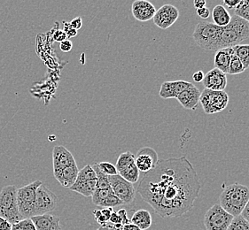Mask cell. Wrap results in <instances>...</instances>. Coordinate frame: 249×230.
I'll return each instance as SVG.
<instances>
[{
	"label": "cell",
	"mask_w": 249,
	"mask_h": 230,
	"mask_svg": "<svg viewBox=\"0 0 249 230\" xmlns=\"http://www.w3.org/2000/svg\"><path fill=\"white\" fill-rule=\"evenodd\" d=\"M12 230H20V227L18 226V224H14Z\"/></svg>",
	"instance_id": "48"
},
{
	"label": "cell",
	"mask_w": 249,
	"mask_h": 230,
	"mask_svg": "<svg viewBox=\"0 0 249 230\" xmlns=\"http://www.w3.org/2000/svg\"><path fill=\"white\" fill-rule=\"evenodd\" d=\"M201 91L194 84L190 86L180 94L177 99L181 105L188 110H195L199 105Z\"/></svg>",
	"instance_id": "17"
},
{
	"label": "cell",
	"mask_w": 249,
	"mask_h": 230,
	"mask_svg": "<svg viewBox=\"0 0 249 230\" xmlns=\"http://www.w3.org/2000/svg\"><path fill=\"white\" fill-rule=\"evenodd\" d=\"M97 180V175L92 165H86L83 169L78 172V175L75 181H85Z\"/></svg>",
	"instance_id": "28"
},
{
	"label": "cell",
	"mask_w": 249,
	"mask_h": 230,
	"mask_svg": "<svg viewBox=\"0 0 249 230\" xmlns=\"http://www.w3.org/2000/svg\"><path fill=\"white\" fill-rule=\"evenodd\" d=\"M117 213L119 214V215L121 216V218H122V220H123V224H124V226L128 224V223H130L129 219H128V216H127V212H126L125 209H121V210L118 211Z\"/></svg>",
	"instance_id": "44"
},
{
	"label": "cell",
	"mask_w": 249,
	"mask_h": 230,
	"mask_svg": "<svg viewBox=\"0 0 249 230\" xmlns=\"http://www.w3.org/2000/svg\"><path fill=\"white\" fill-rule=\"evenodd\" d=\"M158 154L156 150L150 147L141 148L135 156V164L140 172L148 173L153 170L158 163Z\"/></svg>",
	"instance_id": "12"
},
{
	"label": "cell",
	"mask_w": 249,
	"mask_h": 230,
	"mask_svg": "<svg viewBox=\"0 0 249 230\" xmlns=\"http://www.w3.org/2000/svg\"><path fill=\"white\" fill-rule=\"evenodd\" d=\"M200 188L194 165L182 156L159 160L153 170L144 174L138 191L158 215L174 218L193 209Z\"/></svg>",
	"instance_id": "1"
},
{
	"label": "cell",
	"mask_w": 249,
	"mask_h": 230,
	"mask_svg": "<svg viewBox=\"0 0 249 230\" xmlns=\"http://www.w3.org/2000/svg\"><path fill=\"white\" fill-rule=\"evenodd\" d=\"M17 190L16 186L6 185L0 191V216L13 225L24 220L18 207Z\"/></svg>",
	"instance_id": "5"
},
{
	"label": "cell",
	"mask_w": 249,
	"mask_h": 230,
	"mask_svg": "<svg viewBox=\"0 0 249 230\" xmlns=\"http://www.w3.org/2000/svg\"><path fill=\"white\" fill-rule=\"evenodd\" d=\"M221 30L222 27H218L213 22L201 21L195 27L193 38L203 50H218Z\"/></svg>",
	"instance_id": "4"
},
{
	"label": "cell",
	"mask_w": 249,
	"mask_h": 230,
	"mask_svg": "<svg viewBox=\"0 0 249 230\" xmlns=\"http://www.w3.org/2000/svg\"><path fill=\"white\" fill-rule=\"evenodd\" d=\"M205 89L221 91L225 90L227 86V76L217 68H213L209 71L202 81Z\"/></svg>",
	"instance_id": "14"
},
{
	"label": "cell",
	"mask_w": 249,
	"mask_h": 230,
	"mask_svg": "<svg viewBox=\"0 0 249 230\" xmlns=\"http://www.w3.org/2000/svg\"><path fill=\"white\" fill-rule=\"evenodd\" d=\"M76 164L74 156L70 150L62 145L55 146L53 150V170L62 169L69 165Z\"/></svg>",
	"instance_id": "16"
},
{
	"label": "cell",
	"mask_w": 249,
	"mask_h": 230,
	"mask_svg": "<svg viewBox=\"0 0 249 230\" xmlns=\"http://www.w3.org/2000/svg\"><path fill=\"white\" fill-rule=\"evenodd\" d=\"M113 190L112 189H107V190H98L96 189L93 195L91 197L92 199V203L96 205H99L102 204V202L105 200L107 197H109L111 194H113Z\"/></svg>",
	"instance_id": "31"
},
{
	"label": "cell",
	"mask_w": 249,
	"mask_h": 230,
	"mask_svg": "<svg viewBox=\"0 0 249 230\" xmlns=\"http://www.w3.org/2000/svg\"><path fill=\"white\" fill-rule=\"evenodd\" d=\"M121 205H124L123 202L120 200L119 198L113 193V194H111L109 197H107L105 200L102 202V204L100 205V206L104 207V208H113V207Z\"/></svg>",
	"instance_id": "34"
},
{
	"label": "cell",
	"mask_w": 249,
	"mask_h": 230,
	"mask_svg": "<svg viewBox=\"0 0 249 230\" xmlns=\"http://www.w3.org/2000/svg\"><path fill=\"white\" fill-rule=\"evenodd\" d=\"M92 168L94 169L95 173H96V175H97V189H98V190H107V189H111L109 180H108V176L104 175V174L99 169L98 165H97L96 163L92 165Z\"/></svg>",
	"instance_id": "27"
},
{
	"label": "cell",
	"mask_w": 249,
	"mask_h": 230,
	"mask_svg": "<svg viewBox=\"0 0 249 230\" xmlns=\"http://www.w3.org/2000/svg\"><path fill=\"white\" fill-rule=\"evenodd\" d=\"M118 175L122 176L124 180L134 184L136 182H138V181L140 179V172L138 169L136 164L133 163V164H130V165L126 166L123 170L118 172Z\"/></svg>",
	"instance_id": "24"
},
{
	"label": "cell",
	"mask_w": 249,
	"mask_h": 230,
	"mask_svg": "<svg viewBox=\"0 0 249 230\" xmlns=\"http://www.w3.org/2000/svg\"><path fill=\"white\" fill-rule=\"evenodd\" d=\"M153 218L148 211L140 209L135 212L132 218L130 219V223L139 227L141 230H146L152 226Z\"/></svg>",
	"instance_id": "21"
},
{
	"label": "cell",
	"mask_w": 249,
	"mask_h": 230,
	"mask_svg": "<svg viewBox=\"0 0 249 230\" xmlns=\"http://www.w3.org/2000/svg\"><path fill=\"white\" fill-rule=\"evenodd\" d=\"M109 230V229H107V228H105V227H100L99 229H97V230Z\"/></svg>",
	"instance_id": "49"
},
{
	"label": "cell",
	"mask_w": 249,
	"mask_h": 230,
	"mask_svg": "<svg viewBox=\"0 0 249 230\" xmlns=\"http://www.w3.org/2000/svg\"><path fill=\"white\" fill-rule=\"evenodd\" d=\"M109 230H114V229H109Z\"/></svg>",
	"instance_id": "50"
},
{
	"label": "cell",
	"mask_w": 249,
	"mask_h": 230,
	"mask_svg": "<svg viewBox=\"0 0 249 230\" xmlns=\"http://www.w3.org/2000/svg\"><path fill=\"white\" fill-rule=\"evenodd\" d=\"M58 202V197L53 191L45 186L38 187L36 194L34 216L43 215L54 210Z\"/></svg>",
	"instance_id": "9"
},
{
	"label": "cell",
	"mask_w": 249,
	"mask_h": 230,
	"mask_svg": "<svg viewBox=\"0 0 249 230\" xmlns=\"http://www.w3.org/2000/svg\"><path fill=\"white\" fill-rule=\"evenodd\" d=\"M34 222L36 230H62L59 217L46 214L30 218Z\"/></svg>",
	"instance_id": "19"
},
{
	"label": "cell",
	"mask_w": 249,
	"mask_h": 230,
	"mask_svg": "<svg viewBox=\"0 0 249 230\" xmlns=\"http://www.w3.org/2000/svg\"><path fill=\"white\" fill-rule=\"evenodd\" d=\"M227 230H249V222L241 215L234 217Z\"/></svg>",
	"instance_id": "32"
},
{
	"label": "cell",
	"mask_w": 249,
	"mask_h": 230,
	"mask_svg": "<svg viewBox=\"0 0 249 230\" xmlns=\"http://www.w3.org/2000/svg\"><path fill=\"white\" fill-rule=\"evenodd\" d=\"M249 38V23L236 15L231 17V22L222 27L218 48H232Z\"/></svg>",
	"instance_id": "3"
},
{
	"label": "cell",
	"mask_w": 249,
	"mask_h": 230,
	"mask_svg": "<svg viewBox=\"0 0 249 230\" xmlns=\"http://www.w3.org/2000/svg\"><path fill=\"white\" fill-rule=\"evenodd\" d=\"M63 31L65 32L68 38L75 37V35H77V31L74 30V29H72L70 23H68V22H64V30H63Z\"/></svg>",
	"instance_id": "36"
},
{
	"label": "cell",
	"mask_w": 249,
	"mask_h": 230,
	"mask_svg": "<svg viewBox=\"0 0 249 230\" xmlns=\"http://www.w3.org/2000/svg\"><path fill=\"white\" fill-rule=\"evenodd\" d=\"M197 15L201 19H208L211 14H210V9L208 7H202V8L197 9Z\"/></svg>",
	"instance_id": "40"
},
{
	"label": "cell",
	"mask_w": 249,
	"mask_h": 230,
	"mask_svg": "<svg viewBox=\"0 0 249 230\" xmlns=\"http://www.w3.org/2000/svg\"><path fill=\"white\" fill-rule=\"evenodd\" d=\"M245 71L244 66L240 61L239 58L235 55L234 52L231 56V62H230L229 75H239Z\"/></svg>",
	"instance_id": "30"
},
{
	"label": "cell",
	"mask_w": 249,
	"mask_h": 230,
	"mask_svg": "<svg viewBox=\"0 0 249 230\" xmlns=\"http://www.w3.org/2000/svg\"><path fill=\"white\" fill-rule=\"evenodd\" d=\"M97 189V180L85 181H75V184L70 188V190L75 191L81 195L90 197H92L95 190Z\"/></svg>",
	"instance_id": "23"
},
{
	"label": "cell",
	"mask_w": 249,
	"mask_h": 230,
	"mask_svg": "<svg viewBox=\"0 0 249 230\" xmlns=\"http://www.w3.org/2000/svg\"><path fill=\"white\" fill-rule=\"evenodd\" d=\"M232 48H224L216 50L214 58V68H217L224 74L229 73L230 62L233 54Z\"/></svg>",
	"instance_id": "20"
},
{
	"label": "cell",
	"mask_w": 249,
	"mask_h": 230,
	"mask_svg": "<svg viewBox=\"0 0 249 230\" xmlns=\"http://www.w3.org/2000/svg\"><path fill=\"white\" fill-rule=\"evenodd\" d=\"M240 215L242 216L248 222H249V200L247 203V205L245 206L244 210L242 211Z\"/></svg>",
	"instance_id": "45"
},
{
	"label": "cell",
	"mask_w": 249,
	"mask_h": 230,
	"mask_svg": "<svg viewBox=\"0 0 249 230\" xmlns=\"http://www.w3.org/2000/svg\"><path fill=\"white\" fill-rule=\"evenodd\" d=\"M206 1L205 0H195L194 1V5H195L196 9H199V8H202V7H206Z\"/></svg>",
	"instance_id": "46"
},
{
	"label": "cell",
	"mask_w": 249,
	"mask_h": 230,
	"mask_svg": "<svg viewBox=\"0 0 249 230\" xmlns=\"http://www.w3.org/2000/svg\"><path fill=\"white\" fill-rule=\"evenodd\" d=\"M17 224L20 227V230H36L34 222L30 218L24 219Z\"/></svg>",
	"instance_id": "35"
},
{
	"label": "cell",
	"mask_w": 249,
	"mask_h": 230,
	"mask_svg": "<svg viewBox=\"0 0 249 230\" xmlns=\"http://www.w3.org/2000/svg\"><path fill=\"white\" fill-rule=\"evenodd\" d=\"M229 95L224 91L204 89L201 92L199 103L202 105L205 114L214 115L224 110L229 104Z\"/></svg>",
	"instance_id": "7"
},
{
	"label": "cell",
	"mask_w": 249,
	"mask_h": 230,
	"mask_svg": "<svg viewBox=\"0 0 249 230\" xmlns=\"http://www.w3.org/2000/svg\"><path fill=\"white\" fill-rule=\"evenodd\" d=\"M72 48H73V44L70 39L63 41L60 44V49L64 52H69V51L72 50Z\"/></svg>",
	"instance_id": "38"
},
{
	"label": "cell",
	"mask_w": 249,
	"mask_h": 230,
	"mask_svg": "<svg viewBox=\"0 0 249 230\" xmlns=\"http://www.w3.org/2000/svg\"><path fill=\"white\" fill-rule=\"evenodd\" d=\"M140 230L139 227H137V226L134 225V224H132V223H128V224H126V225L124 226L123 227V230Z\"/></svg>",
	"instance_id": "47"
},
{
	"label": "cell",
	"mask_w": 249,
	"mask_h": 230,
	"mask_svg": "<svg viewBox=\"0 0 249 230\" xmlns=\"http://www.w3.org/2000/svg\"><path fill=\"white\" fill-rule=\"evenodd\" d=\"M233 218L221 205L215 204L206 213L204 225L207 230H227Z\"/></svg>",
	"instance_id": "8"
},
{
	"label": "cell",
	"mask_w": 249,
	"mask_h": 230,
	"mask_svg": "<svg viewBox=\"0 0 249 230\" xmlns=\"http://www.w3.org/2000/svg\"><path fill=\"white\" fill-rule=\"evenodd\" d=\"M234 15L249 23V0H240L239 5L234 9Z\"/></svg>",
	"instance_id": "29"
},
{
	"label": "cell",
	"mask_w": 249,
	"mask_h": 230,
	"mask_svg": "<svg viewBox=\"0 0 249 230\" xmlns=\"http://www.w3.org/2000/svg\"><path fill=\"white\" fill-rule=\"evenodd\" d=\"M70 24L72 29H74V30L77 31V30H80V29L82 28V25H83V20L81 19V17H76L75 19L72 20V21L70 22Z\"/></svg>",
	"instance_id": "41"
},
{
	"label": "cell",
	"mask_w": 249,
	"mask_h": 230,
	"mask_svg": "<svg viewBox=\"0 0 249 230\" xmlns=\"http://www.w3.org/2000/svg\"><path fill=\"white\" fill-rule=\"evenodd\" d=\"M53 39L56 42L61 43L63 41L67 40L68 37H67V35H66L65 32L63 30H59L55 31L54 34H53Z\"/></svg>",
	"instance_id": "37"
},
{
	"label": "cell",
	"mask_w": 249,
	"mask_h": 230,
	"mask_svg": "<svg viewBox=\"0 0 249 230\" xmlns=\"http://www.w3.org/2000/svg\"><path fill=\"white\" fill-rule=\"evenodd\" d=\"M131 12L136 20L144 22L154 18L156 9L149 1L136 0L131 5Z\"/></svg>",
	"instance_id": "15"
},
{
	"label": "cell",
	"mask_w": 249,
	"mask_h": 230,
	"mask_svg": "<svg viewBox=\"0 0 249 230\" xmlns=\"http://www.w3.org/2000/svg\"><path fill=\"white\" fill-rule=\"evenodd\" d=\"M192 83L186 81L178 80L172 82H164L159 91V96L163 99H177L178 96L189 88Z\"/></svg>",
	"instance_id": "13"
},
{
	"label": "cell",
	"mask_w": 249,
	"mask_h": 230,
	"mask_svg": "<svg viewBox=\"0 0 249 230\" xmlns=\"http://www.w3.org/2000/svg\"><path fill=\"white\" fill-rule=\"evenodd\" d=\"M239 2H240V0H224L223 4L225 6H227V8H229V9H233V8L235 9L237 7V5H239Z\"/></svg>",
	"instance_id": "42"
},
{
	"label": "cell",
	"mask_w": 249,
	"mask_h": 230,
	"mask_svg": "<svg viewBox=\"0 0 249 230\" xmlns=\"http://www.w3.org/2000/svg\"><path fill=\"white\" fill-rule=\"evenodd\" d=\"M179 17V11L172 5H162L156 11L153 18L154 23L161 30H167L173 25Z\"/></svg>",
	"instance_id": "11"
},
{
	"label": "cell",
	"mask_w": 249,
	"mask_h": 230,
	"mask_svg": "<svg viewBox=\"0 0 249 230\" xmlns=\"http://www.w3.org/2000/svg\"><path fill=\"white\" fill-rule=\"evenodd\" d=\"M42 181L36 180L28 185L23 186L17 190V203L20 211V215L24 219L31 218L34 216V205H35L36 194Z\"/></svg>",
	"instance_id": "6"
},
{
	"label": "cell",
	"mask_w": 249,
	"mask_h": 230,
	"mask_svg": "<svg viewBox=\"0 0 249 230\" xmlns=\"http://www.w3.org/2000/svg\"><path fill=\"white\" fill-rule=\"evenodd\" d=\"M211 15L214 24L218 27H225L228 25L231 20V16L230 15L229 12L224 5H215Z\"/></svg>",
	"instance_id": "22"
},
{
	"label": "cell",
	"mask_w": 249,
	"mask_h": 230,
	"mask_svg": "<svg viewBox=\"0 0 249 230\" xmlns=\"http://www.w3.org/2000/svg\"><path fill=\"white\" fill-rule=\"evenodd\" d=\"M249 200V188L239 183L227 186L219 197L220 205L233 217L241 214Z\"/></svg>",
	"instance_id": "2"
},
{
	"label": "cell",
	"mask_w": 249,
	"mask_h": 230,
	"mask_svg": "<svg viewBox=\"0 0 249 230\" xmlns=\"http://www.w3.org/2000/svg\"><path fill=\"white\" fill-rule=\"evenodd\" d=\"M13 224L10 221L0 216V230H12Z\"/></svg>",
	"instance_id": "39"
},
{
	"label": "cell",
	"mask_w": 249,
	"mask_h": 230,
	"mask_svg": "<svg viewBox=\"0 0 249 230\" xmlns=\"http://www.w3.org/2000/svg\"><path fill=\"white\" fill-rule=\"evenodd\" d=\"M108 180L114 194L124 205H130L134 201L136 191L132 183L124 180L119 175L108 176Z\"/></svg>",
	"instance_id": "10"
},
{
	"label": "cell",
	"mask_w": 249,
	"mask_h": 230,
	"mask_svg": "<svg viewBox=\"0 0 249 230\" xmlns=\"http://www.w3.org/2000/svg\"><path fill=\"white\" fill-rule=\"evenodd\" d=\"M79 169L76 164L69 165L62 169L53 170L55 179L60 182V185L67 189H70L75 184Z\"/></svg>",
	"instance_id": "18"
},
{
	"label": "cell",
	"mask_w": 249,
	"mask_h": 230,
	"mask_svg": "<svg viewBox=\"0 0 249 230\" xmlns=\"http://www.w3.org/2000/svg\"><path fill=\"white\" fill-rule=\"evenodd\" d=\"M204 73L202 72L201 70L197 71V72H195L194 75H193V79L196 82H202L203 79H204Z\"/></svg>",
	"instance_id": "43"
},
{
	"label": "cell",
	"mask_w": 249,
	"mask_h": 230,
	"mask_svg": "<svg viewBox=\"0 0 249 230\" xmlns=\"http://www.w3.org/2000/svg\"><path fill=\"white\" fill-rule=\"evenodd\" d=\"M97 165H98L99 169L107 176L118 175V172H117L115 165H113L110 162H100V163H98Z\"/></svg>",
	"instance_id": "33"
},
{
	"label": "cell",
	"mask_w": 249,
	"mask_h": 230,
	"mask_svg": "<svg viewBox=\"0 0 249 230\" xmlns=\"http://www.w3.org/2000/svg\"><path fill=\"white\" fill-rule=\"evenodd\" d=\"M135 163V155L132 154L130 151H126L122 153L121 155L118 157V160L116 162V169L117 172H120L121 170H123L124 168H125L126 166L130 165V164H133Z\"/></svg>",
	"instance_id": "26"
},
{
	"label": "cell",
	"mask_w": 249,
	"mask_h": 230,
	"mask_svg": "<svg viewBox=\"0 0 249 230\" xmlns=\"http://www.w3.org/2000/svg\"><path fill=\"white\" fill-rule=\"evenodd\" d=\"M235 55L244 66L245 70L249 67V45H238L232 47Z\"/></svg>",
	"instance_id": "25"
}]
</instances>
